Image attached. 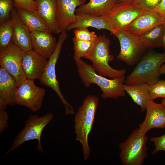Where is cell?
I'll return each mask as SVG.
<instances>
[{
    "instance_id": "35",
    "label": "cell",
    "mask_w": 165,
    "mask_h": 165,
    "mask_svg": "<svg viewBox=\"0 0 165 165\" xmlns=\"http://www.w3.org/2000/svg\"><path fill=\"white\" fill-rule=\"evenodd\" d=\"M165 28L163 31L161 39V47L163 49L164 52H165Z\"/></svg>"
},
{
    "instance_id": "12",
    "label": "cell",
    "mask_w": 165,
    "mask_h": 165,
    "mask_svg": "<svg viewBox=\"0 0 165 165\" xmlns=\"http://www.w3.org/2000/svg\"><path fill=\"white\" fill-rule=\"evenodd\" d=\"M56 19L61 32L66 31L68 27L76 20V8L84 4L86 0H56Z\"/></svg>"
},
{
    "instance_id": "7",
    "label": "cell",
    "mask_w": 165,
    "mask_h": 165,
    "mask_svg": "<svg viewBox=\"0 0 165 165\" xmlns=\"http://www.w3.org/2000/svg\"><path fill=\"white\" fill-rule=\"evenodd\" d=\"M53 118V115L51 112L47 113L41 116L35 115L30 116L23 129L17 135L11 148L7 151L5 155L9 154L25 142L33 140L38 141L37 150L43 152L41 143L42 133L45 127Z\"/></svg>"
},
{
    "instance_id": "6",
    "label": "cell",
    "mask_w": 165,
    "mask_h": 165,
    "mask_svg": "<svg viewBox=\"0 0 165 165\" xmlns=\"http://www.w3.org/2000/svg\"><path fill=\"white\" fill-rule=\"evenodd\" d=\"M67 36L66 31H62L61 33L55 49L48 59L46 65L39 79L41 84L50 88L58 95L64 106V114L66 115H73L75 111L73 107L66 101L61 91L59 82L56 78V65L63 45Z\"/></svg>"
},
{
    "instance_id": "23",
    "label": "cell",
    "mask_w": 165,
    "mask_h": 165,
    "mask_svg": "<svg viewBox=\"0 0 165 165\" xmlns=\"http://www.w3.org/2000/svg\"><path fill=\"white\" fill-rule=\"evenodd\" d=\"M17 14L24 24L31 32H51L46 23L37 12L21 8H16Z\"/></svg>"
},
{
    "instance_id": "26",
    "label": "cell",
    "mask_w": 165,
    "mask_h": 165,
    "mask_svg": "<svg viewBox=\"0 0 165 165\" xmlns=\"http://www.w3.org/2000/svg\"><path fill=\"white\" fill-rule=\"evenodd\" d=\"M72 40L74 47V59L75 61L88 55L95 43L80 40L75 37Z\"/></svg>"
},
{
    "instance_id": "8",
    "label": "cell",
    "mask_w": 165,
    "mask_h": 165,
    "mask_svg": "<svg viewBox=\"0 0 165 165\" xmlns=\"http://www.w3.org/2000/svg\"><path fill=\"white\" fill-rule=\"evenodd\" d=\"M144 11L137 5L134 0L118 1L111 12L104 17L116 33L117 31L125 30Z\"/></svg>"
},
{
    "instance_id": "33",
    "label": "cell",
    "mask_w": 165,
    "mask_h": 165,
    "mask_svg": "<svg viewBox=\"0 0 165 165\" xmlns=\"http://www.w3.org/2000/svg\"><path fill=\"white\" fill-rule=\"evenodd\" d=\"M9 116L5 109H0V133L8 127Z\"/></svg>"
},
{
    "instance_id": "3",
    "label": "cell",
    "mask_w": 165,
    "mask_h": 165,
    "mask_svg": "<svg viewBox=\"0 0 165 165\" xmlns=\"http://www.w3.org/2000/svg\"><path fill=\"white\" fill-rule=\"evenodd\" d=\"M165 62V52L154 50L147 52L132 72L125 78L126 84H145L152 85L160 79V67Z\"/></svg>"
},
{
    "instance_id": "41",
    "label": "cell",
    "mask_w": 165,
    "mask_h": 165,
    "mask_svg": "<svg viewBox=\"0 0 165 165\" xmlns=\"http://www.w3.org/2000/svg\"></svg>"
},
{
    "instance_id": "27",
    "label": "cell",
    "mask_w": 165,
    "mask_h": 165,
    "mask_svg": "<svg viewBox=\"0 0 165 165\" xmlns=\"http://www.w3.org/2000/svg\"><path fill=\"white\" fill-rule=\"evenodd\" d=\"M148 86L150 94L153 101L158 98H165V79H159L154 84Z\"/></svg>"
},
{
    "instance_id": "22",
    "label": "cell",
    "mask_w": 165,
    "mask_h": 165,
    "mask_svg": "<svg viewBox=\"0 0 165 165\" xmlns=\"http://www.w3.org/2000/svg\"><path fill=\"white\" fill-rule=\"evenodd\" d=\"M124 90L130 97L134 103L140 106L142 112L146 111L148 104L154 101L145 84H124Z\"/></svg>"
},
{
    "instance_id": "24",
    "label": "cell",
    "mask_w": 165,
    "mask_h": 165,
    "mask_svg": "<svg viewBox=\"0 0 165 165\" xmlns=\"http://www.w3.org/2000/svg\"><path fill=\"white\" fill-rule=\"evenodd\" d=\"M164 28L163 23L138 36L139 39L146 49L161 47V39Z\"/></svg>"
},
{
    "instance_id": "2",
    "label": "cell",
    "mask_w": 165,
    "mask_h": 165,
    "mask_svg": "<svg viewBox=\"0 0 165 165\" xmlns=\"http://www.w3.org/2000/svg\"><path fill=\"white\" fill-rule=\"evenodd\" d=\"M99 103L98 97L88 95L85 98L75 114L74 128L75 138L82 145L85 161L89 157L91 152L88 137L92 130Z\"/></svg>"
},
{
    "instance_id": "31",
    "label": "cell",
    "mask_w": 165,
    "mask_h": 165,
    "mask_svg": "<svg viewBox=\"0 0 165 165\" xmlns=\"http://www.w3.org/2000/svg\"><path fill=\"white\" fill-rule=\"evenodd\" d=\"M161 0H134L137 5L144 10H154Z\"/></svg>"
},
{
    "instance_id": "37",
    "label": "cell",
    "mask_w": 165,
    "mask_h": 165,
    "mask_svg": "<svg viewBox=\"0 0 165 165\" xmlns=\"http://www.w3.org/2000/svg\"><path fill=\"white\" fill-rule=\"evenodd\" d=\"M161 102L162 104L165 108V98H163V99L161 100Z\"/></svg>"
},
{
    "instance_id": "19",
    "label": "cell",
    "mask_w": 165,
    "mask_h": 165,
    "mask_svg": "<svg viewBox=\"0 0 165 165\" xmlns=\"http://www.w3.org/2000/svg\"><path fill=\"white\" fill-rule=\"evenodd\" d=\"M38 6L37 13L47 25L50 31L55 34L61 33L56 19L57 4L56 0H36Z\"/></svg>"
},
{
    "instance_id": "20",
    "label": "cell",
    "mask_w": 165,
    "mask_h": 165,
    "mask_svg": "<svg viewBox=\"0 0 165 165\" xmlns=\"http://www.w3.org/2000/svg\"><path fill=\"white\" fill-rule=\"evenodd\" d=\"M18 87L14 78L0 67V99L8 105L16 104L15 96Z\"/></svg>"
},
{
    "instance_id": "28",
    "label": "cell",
    "mask_w": 165,
    "mask_h": 165,
    "mask_svg": "<svg viewBox=\"0 0 165 165\" xmlns=\"http://www.w3.org/2000/svg\"><path fill=\"white\" fill-rule=\"evenodd\" d=\"M73 32L75 37L82 40L95 42L98 36L94 32H90L88 28L82 27L75 29Z\"/></svg>"
},
{
    "instance_id": "1",
    "label": "cell",
    "mask_w": 165,
    "mask_h": 165,
    "mask_svg": "<svg viewBox=\"0 0 165 165\" xmlns=\"http://www.w3.org/2000/svg\"><path fill=\"white\" fill-rule=\"evenodd\" d=\"M75 62L77 72L84 86L88 88L92 84L98 85L102 92L101 96L102 99H116L125 96L126 92L123 87L126 78L125 76L108 79L97 74L92 65L81 59Z\"/></svg>"
},
{
    "instance_id": "29",
    "label": "cell",
    "mask_w": 165,
    "mask_h": 165,
    "mask_svg": "<svg viewBox=\"0 0 165 165\" xmlns=\"http://www.w3.org/2000/svg\"><path fill=\"white\" fill-rule=\"evenodd\" d=\"M13 4V0H0V24L11 18L10 15Z\"/></svg>"
},
{
    "instance_id": "10",
    "label": "cell",
    "mask_w": 165,
    "mask_h": 165,
    "mask_svg": "<svg viewBox=\"0 0 165 165\" xmlns=\"http://www.w3.org/2000/svg\"><path fill=\"white\" fill-rule=\"evenodd\" d=\"M45 89L36 86L34 80L26 79L17 89L16 104L26 107L35 112L42 107Z\"/></svg>"
},
{
    "instance_id": "15",
    "label": "cell",
    "mask_w": 165,
    "mask_h": 165,
    "mask_svg": "<svg viewBox=\"0 0 165 165\" xmlns=\"http://www.w3.org/2000/svg\"><path fill=\"white\" fill-rule=\"evenodd\" d=\"M165 20L154 10H144L143 13L126 28L137 35H140L163 24Z\"/></svg>"
},
{
    "instance_id": "18",
    "label": "cell",
    "mask_w": 165,
    "mask_h": 165,
    "mask_svg": "<svg viewBox=\"0 0 165 165\" xmlns=\"http://www.w3.org/2000/svg\"><path fill=\"white\" fill-rule=\"evenodd\" d=\"M76 21L70 25L68 31L80 28L92 27L98 30H108L114 35L116 32L104 17L97 16L85 13H76Z\"/></svg>"
},
{
    "instance_id": "17",
    "label": "cell",
    "mask_w": 165,
    "mask_h": 165,
    "mask_svg": "<svg viewBox=\"0 0 165 165\" xmlns=\"http://www.w3.org/2000/svg\"><path fill=\"white\" fill-rule=\"evenodd\" d=\"M33 50L45 59H49L56 46V39L51 32H31Z\"/></svg>"
},
{
    "instance_id": "38",
    "label": "cell",
    "mask_w": 165,
    "mask_h": 165,
    "mask_svg": "<svg viewBox=\"0 0 165 165\" xmlns=\"http://www.w3.org/2000/svg\"><path fill=\"white\" fill-rule=\"evenodd\" d=\"M130 0H118V1H130Z\"/></svg>"
},
{
    "instance_id": "14",
    "label": "cell",
    "mask_w": 165,
    "mask_h": 165,
    "mask_svg": "<svg viewBox=\"0 0 165 165\" xmlns=\"http://www.w3.org/2000/svg\"><path fill=\"white\" fill-rule=\"evenodd\" d=\"M146 111L145 119L138 128L140 131L146 134L153 128H165V108L161 103L152 101L148 104Z\"/></svg>"
},
{
    "instance_id": "5",
    "label": "cell",
    "mask_w": 165,
    "mask_h": 165,
    "mask_svg": "<svg viewBox=\"0 0 165 165\" xmlns=\"http://www.w3.org/2000/svg\"><path fill=\"white\" fill-rule=\"evenodd\" d=\"M148 138L145 134L137 128L119 146V157L123 165H141L147 156L146 143Z\"/></svg>"
},
{
    "instance_id": "11",
    "label": "cell",
    "mask_w": 165,
    "mask_h": 165,
    "mask_svg": "<svg viewBox=\"0 0 165 165\" xmlns=\"http://www.w3.org/2000/svg\"><path fill=\"white\" fill-rule=\"evenodd\" d=\"M24 51L13 42L0 50V65L15 79L18 86L26 79L22 65Z\"/></svg>"
},
{
    "instance_id": "13",
    "label": "cell",
    "mask_w": 165,
    "mask_h": 165,
    "mask_svg": "<svg viewBox=\"0 0 165 165\" xmlns=\"http://www.w3.org/2000/svg\"><path fill=\"white\" fill-rule=\"evenodd\" d=\"M48 62L33 50L24 52L22 62V68L26 79H39Z\"/></svg>"
},
{
    "instance_id": "25",
    "label": "cell",
    "mask_w": 165,
    "mask_h": 165,
    "mask_svg": "<svg viewBox=\"0 0 165 165\" xmlns=\"http://www.w3.org/2000/svg\"><path fill=\"white\" fill-rule=\"evenodd\" d=\"M13 22L11 18L0 24V50L8 46L13 42Z\"/></svg>"
},
{
    "instance_id": "30",
    "label": "cell",
    "mask_w": 165,
    "mask_h": 165,
    "mask_svg": "<svg viewBox=\"0 0 165 165\" xmlns=\"http://www.w3.org/2000/svg\"><path fill=\"white\" fill-rule=\"evenodd\" d=\"M13 8H21L37 12L38 10V4L34 0H13Z\"/></svg>"
},
{
    "instance_id": "39",
    "label": "cell",
    "mask_w": 165,
    "mask_h": 165,
    "mask_svg": "<svg viewBox=\"0 0 165 165\" xmlns=\"http://www.w3.org/2000/svg\"><path fill=\"white\" fill-rule=\"evenodd\" d=\"M163 24H164V25H165V20H164V22H163Z\"/></svg>"
},
{
    "instance_id": "16",
    "label": "cell",
    "mask_w": 165,
    "mask_h": 165,
    "mask_svg": "<svg viewBox=\"0 0 165 165\" xmlns=\"http://www.w3.org/2000/svg\"><path fill=\"white\" fill-rule=\"evenodd\" d=\"M10 16L13 22V43L24 52L32 50L31 32L22 22L15 9H13Z\"/></svg>"
},
{
    "instance_id": "32",
    "label": "cell",
    "mask_w": 165,
    "mask_h": 165,
    "mask_svg": "<svg viewBox=\"0 0 165 165\" xmlns=\"http://www.w3.org/2000/svg\"><path fill=\"white\" fill-rule=\"evenodd\" d=\"M150 141L154 144L155 148L152 152L154 154L160 151L165 152V134L157 137H152Z\"/></svg>"
},
{
    "instance_id": "34",
    "label": "cell",
    "mask_w": 165,
    "mask_h": 165,
    "mask_svg": "<svg viewBox=\"0 0 165 165\" xmlns=\"http://www.w3.org/2000/svg\"><path fill=\"white\" fill-rule=\"evenodd\" d=\"M154 10L165 19V0H161Z\"/></svg>"
},
{
    "instance_id": "40",
    "label": "cell",
    "mask_w": 165,
    "mask_h": 165,
    "mask_svg": "<svg viewBox=\"0 0 165 165\" xmlns=\"http://www.w3.org/2000/svg\"><path fill=\"white\" fill-rule=\"evenodd\" d=\"M34 0V1H36V0Z\"/></svg>"
},
{
    "instance_id": "21",
    "label": "cell",
    "mask_w": 165,
    "mask_h": 165,
    "mask_svg": "<svg viewBox=\"0 0 165 165\" xmlns=\"http://www.w3.org/2000/svg\"><path fill=\"white\" fill-rule=\"evenodd\" d=\"M117 2L118 0H89L87 3L79 6L75 12L104 16L111 12Z\"/></svg>"
},
{
    "instance_id": "36",
    "label": "cell",
    "mask_w": 165,
    "mask_h": 165,
    "mask_svg": "<svg viewBox=\"0 0 165 165\" xmlns=\"http://www.w3.org/2000/svg\"><path fill=\"white\" fill-rule=\"evenodd\" d=\"M159 72L160 75H165V63L161 65L160 67Z\"/></svg>"
},
{
    "instance_id": "9",
    "label": "cell",
    "mask_w": 165,
    "mask_h": 165,
    "mask_svg": "<svg viewBox=\"0 0 165 165\" xmlns=\"http://www.w3.org/2000/svg\"><path fill=\"white\" fill-rule=\"evenodd\" d=\"M114 35L118 39L120 47L117 58L128 66L133 65L146 49L141 42L138 35L126 30L117 31Z\"/></svg>"
},
{
    "instance_id": "4",
    "label": "cell",
    "mask_w": 165,
    "mask_h": 165,
    "mask_svg": "<svg viewBox=\"0 0 165 165\" xmlns=\"http://www.w3.org/2000/svg\"><path fill=\"white\" fill-rule=\"evenodd\" d=\"M110 40L105 34L100 35L90 52L84 58L92 62V67L99 75L112 79L125 76V69L117 70L109 64L114 59L110 53Z\"/></svg>"
}]
</instances>
